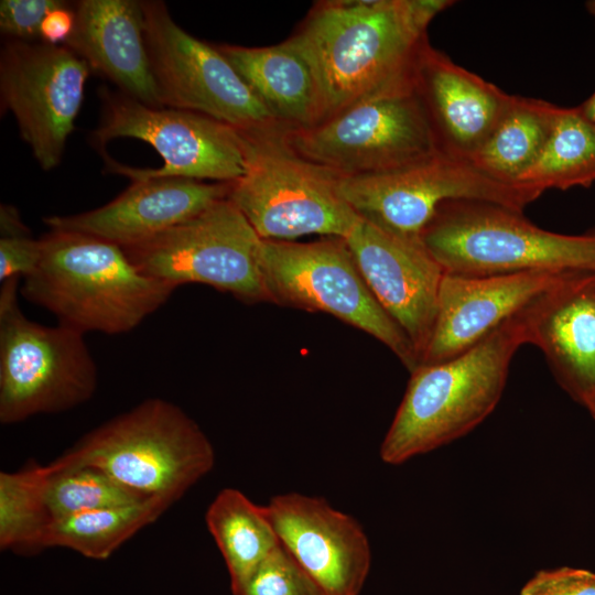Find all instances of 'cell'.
Listing matches in <instances>:
<instances>
[{
	"label": "cell",
	"instance_id": "30",
	"mask_svg": "<svg viewBox=\"0 0 595 595\" xmlns=\"http://www.w3.org/2000/svg\"><path fill=\"white\" fill-rule=\"evenodd\" d=\"M0 231V281L23 279L39 263L41 240L32 237L17 208L10 205H1Z\"/></svg>",
	"mask_w": 595,
	"mask_h": 595
},
{
	"label": "cell",
	"instance_id": "8",
	"mask_svg": "<svg viewBox=\"0 0 595 595\" xmlns=\"http://www.w3.org/2000/svg\"><path fill=\"white\" fill-rule=\"evenodd\" d=\"M19 280L1 282L0 292V422L6 425L73 409L97 388L84 334L29 320L18 304Z\"/></svg>",
	"mask_w": 595,
	"mask_h": 595
},
{
	"label": "cell",
	"instance_id": "28",
	"mask_svg": "<svg viewBox=\"0 0 595 595\" xmlns=\"http://www.w3.org/2000/svg\"><path fill=\"white\" fill-rule=\"evenodd\" d=\"M44 466L30 462L17 472L0 473V548L17 553L41 551L52 522L43 500Z\"/></svg>",
	"mask_w": 595,
	"mask_h": 595
},
{
	"label": "cell",
	"instance_id": "17",
	"mask_svg": "<svg viewBox=\"0 0 595 595\" xmlns=\"http://www.w3.org/2000/svg\"><path fill=\"white\" fill-rule=\"evenodd\" d=\"M582 272L524 271L495 275L445 273L436 317L420 365L469 349L544 293Z\"/></svg>",
	"mask_w": 595,
	"mask_h": 595
},
{
	"label": "cell",
	"instance_id": "29",
	"mask_svg": "<svg viewBox=\"0 0 595 595\" xmlns=\"http://www.w3.org/2000/svg\"><path fill=\"white\" fill-rule=\"evenodd\" d=\"M232 595H325L316 582L280 543Z\"/></svg>",
	"mask_w": 595,
	"mask_h": 595
},
{
	"label": "cell",
	"instance_id": "22",
	"mask_svg": "<svg viewBox=\"0 0 595 595\" xmlns=\"http://www.w3.org/2000/svg\"><path fill=\"white\" fill-rule=\"evenodd\" d=\"M216 46L283 130L321 122L322 105L314 75L284 41L262 47Z\"/></svg>",
	"mask_w": 595,
	"mask_h": 595
},
{
	"label": "cell",
	"instance_id": "34",
	"mask_svg": "<svg viewBox=\"0 0 595 595\" xmlns=\"http://www.w3.org/2000/svg\"><path fill=\"white\" fill-rule=\"evenodd\" d=\"M580 109L586 119L595 126V91L582 106H580Z\"/></svg>",
	"mask_w": 595,
	"mask_h": 595
},
{
	"label": "cell",
	"instance_id": "1",
	"mask_svg": "<svg viewBox=\"0 0 595 595\" xmlns=\"http://www.w3.org/2000/svg\"><path fill=\"white\" fill-rule=\"evenodd\" d=\"M447 0L316 2L284 42L309 64L322 121L412 74L434 17ZM320 123V122H318Z\"/></svg>",
	"mask_w": 595,
	"mask_h": 595
},
{
	"label": "cell",
	"instance_id": "7",
	"mask_svg": "<svg viewBox=\"0 0 595 595\" xmlns=\"http://www.w3.org/2000/svg\"><path fill=\"white\" fill-rule=\"evenodd\" d=\"M247 171L228 198L262 240L348 237L361 217L342 196L339 176L296 155L280 131L245 133Z\"/></svg>",
	"mask_w": 595,
	"mask_h": 595
},
{
	"label": "cell",
	"instance_id": "23",
	"mask_svg": "<svg viewBox=\"0 0 595 595\" xmlns=\"http://www.w3.org/2000/svg\"><path fill=\"white\" fill-rule=\"evenodd\" d=\"M558 108L545 100L513 95L506 115L469 163L496 181L516 185L543 150Z\"/></svg>",
	"mask_w": 595,
	"mask_h": 595
},
{
	"label": "cell",
	"instance_id": "14",
	"mask_svg": "<svg viewBox=\"0 0 595 595\" xmlns=\"http://www.w3.org/2000/svg\"><path fill=\"white\" fill-rule=\"evenodd\" d=\"M88 64L66 45L10 40L0 55L2 111L44 171L62 161L80 110Z\"/></svg>",
	"mask_w": 595,
	"mask_h": 595
},
{
	"label": "cell",
	"instance_id": "11",
	"mask_svg": "<svg viewBox=\"0 0 595 595\" xmlns=\"http://www.w3.org/2000/svg\"><path fill=\"white\" fill-rule=\"evenodd\" d=\"M262 239L227 197L147 240L121 247L144 274L174 286L203 283L247 303L272 302Z\"/></svg>",
	"mask_w": 595,
	"mask_h": 595
},
{
	"label": "cell",
	"instance_id": "9",
	"mask_svg": "<svg viewBox=\"0 0 595 595\" xmlns=\"http://www.w3.org/2000/svg\"><path fill=\"white\" fill-rule=\"evenodd\" d=\"M101 117L91 132L93 142L104 147L117 138L142 140L163 159L156 169H139L105 156L109 172L132 181L180 177L232 183L247 171V140L234 127L202 113L151 107L122 93L100 91Z\"/></svg>",
	"mask_w": 595,
	"mask_h": 595
},
{
	"label": "cell",
	"instance_id": "24",
	"mask_svg": "<svg viewBox=\"0 0 595 595\" xmlns=\"http://www.w3.org/2000/svg\"><path fill=\"white\" fill-rule=\"evenodd\" d=\"M205 521L225 560L230 588L241 584L280 545L264 506L256 505L236 488L217 494Z\"/></svg>",
	"mask_w": 595,
	"mask_h": 595
},
{
	"label": "cell",
	"instance_id": "35",
	"mask_svg": "<svg viewBox=\"0 0 595 595\" xmlns=\"http://www.w3.org/2000/svg\"><path fill=\"white\" fill-rule=\"evenodd\" d=\"M586 8H587L589 14L593 17V19L595 21V0L587 1L586 2Z\"/></svg>",
	"mask_w": 595,
	"mask_h": 595
},
{
	"label": "cell",
	"instance_id": "20",
	"mask_svg": "<svg viewBox=\"0 0 595 595\" xmlns=\"http://www.w3.org/2000/svg\"><path fill=\"white\" fill-rule=\"evenodd\" d=\"M560 386L586 409L595 399V273H577L540 296L529 324Z\"/></svg>",
	"mask_w": 595,
	"mask_h": 595
},
{
	"label": "cell",
	"instance_id": "13",
	"mask_svg": "<svg viewBox=\"0 0 595 595\" xmlns=\"http://www.w3.org/2000/svg\"><path fill=\"white\" fill-rule=\"evenodd\" d=\"M338 188L361 218L409 238H420L448 201H483L522 212L542 194L496 181L469 162L442 153L391 171L339 177Z\"/></svg>",
	"mask_w": 595,
	"mask_h": 595
},
{
	"label": "cell",
	"instance_id": "18",
	"mask_svg": "<svg viewBox=\"0 0 595 595\" xmlns=\"http://www.w3.org/2000/svg\"><path fill=\"white\" fill-rule=\"evenodd\" d=\"M421 99L443 154L469 162L499 125L513 95L421 45L413 68Z\"/></svg>",
	"mask_w": 595,
	"mask_h": 595
},
{
	"label": "cell",
	"instance_id": "15",
	"mask_svg": "<svg viewBox=\"0 0 595 595\" xmlns=\"http://www.w3.org/2000/svg\"><path fill=\"white\" fill-rule=\"evenodd\" d=\"M345 240L369 290L409 338L420 365L436 317L443 267L420 238L364 218Z\"/></svg>",
	"mask_w": 595,
	"mask_h": 595
},
{
	"label": "cell",
	"instance_id": "5",
	"mask_svg": "<svg viewBox=\"0 0 595 595\" xmlns=\"http://www.w3.org/2000/svg\"><path fill=\"white\" fill-rule=\"evenodd\" d=\"M420 239L450 274L595 273V235L544 230L521 210L489 202L455 199L442 204Z\"/></svg>",
	"mask_w": 595,
	"mask_h": 595
},
{
	"label": "cell",
	"instance_id": "12",
	"mask_svg": "<svg viewBox=\"0 0 595 595\" xmlns=\"http://www.w3.org/2000/svg\"><path fill=\"white\" fill-rule=\"evenodd\" d=\"M142 9L162 107L202 113L245 133L283 130L216 45L178 26L162 1H142Z\"/></svg>",
	"mask_w": 595,
	"mask_h": 595
},
{
	"label": "cell",
	"instance_id": "16",
	"mask_svg": "<svg viewBox=\"0 0 595 595\" xmlns=\"http://www.w3.org/2000/svg\"><path fill=\"white\" fill-rule=\"evenodd\" d=\"M264 508L282 547L325 595L360 594L371 551L354 517L300 493L273 496Z\"/></svg>",
	"mask_w": 595,
	"mask_h": 595
},
{
	"label": "cell",
	"instance_id": "3",
	"mask_svg": "<svg viewBox=\"0 0 595 595\" xmlns=\"http://www.w3.org/2000/svg\"><path fill=\"white\" fill-rule=\"evenodd\" d=\"M21 293L83 334L132 331L170 299L176 286L140 271L123 249L86 234L54 230Z\"/></svg>",
	"mask_w": 595,
	"mask_h": 595
},
{
	"label": "cell",
	"instance_id": "25",
	"mask_svg": "<svg viewBox=\"0 0 595 595\" xmlns=\"http://www.w3.org/2000/svg\"><path fill=\"white\" fill-rule=\"evenodd\" d=\"M170 507L160 499H147L61 518L47 526L41 550L63 547L93 560H106Z\"/></svg>",
	"mask_w": 595,
	"mask_h": 595
},
{
	"label": "cell",
	"instance_id": "6",
	"mask_svg": "<svg viewBox=\"0 0 595 595\" xmlns=\"http://www.w3.org/2000/svg\"><path fill=\"white\" fill-rule=\"evenodd\" d=\"M279 136L296 155L339 177L391 171L442 153L413 71L315 126Z\"/></svg>",
	"mask_w": 595,
	"mask_h": 595
},
{
	"label": "cell",
	"instance_id": "33",
	"mask_svg": "<svg viewBox=\"0 0 595 595\" xmlns=\"http://www.w3.org/2000/svg\"><path fill=\"white\" fill-rule=\"evenodd\" d=\"M75 26V11L64 2L50 11L40 26V39L51 45L65 44Z\"/></svg>",
	"mask_w": 595,
	"mask_h": 595
},
{
	"label": "cell",
	"instance_id": "21",
	"mask_svg": "<svg viewBox=\"0 0 595 595\" xmlns=\"http://www.w3.org/2000/svg\"><path fill=\"white\" fill-rule=\"evenodd\" d=\"M64 45L117 85L120 93L162 107L144 42L142 1L80 0Z\"/></svg>",
	"mask_w": 595,
	"mask_h": 595
},
{
	"label": "cell",
	"instance_id": "10",
	"mask_svg": "<svg viewBox=\"0 0 595 595\" xmlns=\"http://www.w3.org/2000/svg\"><path fill=\"white\" fill-rule=\"evenodd\" d=\"M261 268L273 303L333 315L382 343L410 372L418 368L411 342L369 290L345 238L262 240Z\"/></svg>",
	"mask_w": 595,
	"mask_h": 595
},
{
	"label": "cell",
	"instance_id": "19",
	"mask_svg": "<svg viewBox=\"0 0 595 595\" xmlns=\"http://www.w3.org/2000/svg\"><path fill=\"white\" fill-rule=\"evenodd\" d=\"M230 184L180 177L138 180L101 207L75 215L46 216L43 221L54 230L86 234L126 247L185 221L227 197Z\"/></svg>",
	"mask_w": 595,
	"mask_h": 595
},
{
	"label": "cell",
	"instance_id": "32",
	"mask_svg": "<svg viewBox=\"0 0 595 595\" xmlns=\"http://www.w3.org/2000/svg\"><path fill=\"white\" fill-rule=\"evenodd\" d=\"M520 595H595V573L574 567L537 572Z\"/></svg>",
	"mask_w": 595,
	"mask_h": 595
},
{
	"label": "cell",
	"instance_id": "26",
	"mask_svg": "<svg viewBox=\"0 0 595 595\" xmlns=\"http://www.w3.org/2000/svg\"><path fill=\"white\" fill-rule=\"evenodd\" d=\"M595 182V126L580 107L558 108L549 139L538 159L516 185L543 193Z\"/></svg>",
	"mask_w": 595,
	"mask_h": 595
},
{
	"label": "cell",
	"instance_id": "2",
	"mask_svg": "<svg viewBox=\"0 0 595 595\" xmlns=\"http://www.w3.org/2000/svg\"><path fill=\"white\" fill-rule=\"evenodd\" d=\"M534 302L469 349L411 372L380 445L385 463L399 465L446 445L469 433L495 410L515 354L529 344Z\"/></svg>",
	"mask_w": 595,
	"mask_h": 595
},
{
	"label": "cell",
	"instance_id": "27",
	"mask_svg": "<svg viewBox=\"0 0 595 595\" xmlns=\"http://www.w3.org/2000/svg\"><path fill=\"white\" fill-rule=\"evenodd\" d=\"M43 500L52 521L80 512L147 500L102 470L57 458L44 465Z\"/></svg>",
	"mask_w": 595,
	"mask_h": 595
},
{
	"label": "cell",
	"instance_id": "31",
	"mask_svg": "<svg viewBox=\"0 0 595 595\" xmlns=\"http://www.w3.org/2000/svg\"><path fill=\"white\" fill-rule=\"evenodd\" d=\"M63 3L60 0H2L1 33L12 40L33 42L40 36V26L45 15Z\"/></svg>",
	"mask_w": 595,
	"mask_h": 595
},
{
	"label": "cell",
	"instance_id": "36",
	"mask_svg": "<svg viewBox=\"0 0 595 595\" xmlns=\"http://www.w3.org/2000/svg\"><path fill=\"white\" fill-rule=\"evenodd\" d=\"M587 410L589 411L591 415L594 418L595 420V399L592 401V403L589 404V407L587 408Z\"/></svg>",
	"mask_w": 595,
	"mask_h": 595
},
{
	"label": "cell",
	"instance_id": "4",
	"mask_svg": "<svg viewBox=\"0 0 595 595\" xmlns=\"http://www.w3.org/2000/svg\"><path fill=\"white\" fill-rule=\"evenodd\" d=\"M57 459L94 466L134 494L172 506L213 469L215 451L180 407L151 398L88 432Z\"/></svg>",
	"mask_w": 595,
	"mask_h": 595
}]
</instances>
